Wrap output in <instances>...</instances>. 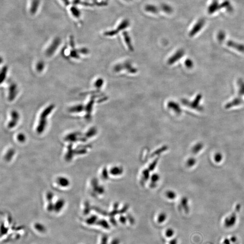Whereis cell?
<instances>
[{"label":"cell","mask_w":244,"mask_h":244,"mask_svg":"<svg viewBox=\"0 0 244 244\" xmlns=\"http://www.w3.org/2000/svg\"><path fill=\"white\" fill-rule=\"evenodd\" d=\"M205 20L204 19H200L199 20L198 22L194 25L191 30L190 31V33H189L190 36H193L197 34L202 29V28L204 26V24H205Z\"/></svg>","instance_id":"1"},{"label":"cell","mask_w":244,"mask_h":244,"mask_svg":"<svg viewBox=\"0 0 244 244\" xmlns=\"http://www.w3.org/2000/svg\"><path fill=\"white\" fill-rule=\"evenodd\" d=\"M220 9H221V6L218 0H214L208 6V12L209 14H212L217 12Z\"/></svg>","instance_id":"2"},{"label":"cell","mask_w":244,"mask_h":244,"mask_svg":"<svg viewBox=\"0 0 244 244\" xmlns=\"http://www.w3.org/2000/svg\"><path fill=\"white\" fill-rule=\"evenodd\" d=\"M34 229L35 232L38 234L43 235L47 232V230L45 227L41 224L36 223L34 226Z\"/></svg>","instance_id":"3"},{"label":"cell","mask_w":244,"mask_h":244,"mask_svg":"<svg viewBox=\"0 0 244 244\" xmlns=\"http://www.w3.org/2000/svg\"><path fill=\"white\" fill-rule=\"evenodd\" d=\"M221 9L225 8L228 12H231L233 11V7L228 1H226L221 4Z\"/></svg>","instance_id":"4"},{"label":"cell","mask_w":244,"mask_h":244,"mask_svg":"<svg viewBox=\"0 0 244 244\" xmlns=\"http://www.w3.org/2000/svg\"><path fill=\"white\" fill-rule=\"evenodd\" d=\"M228 45L230 46L235 48L241 50H244V46L243 45H240L235 43L232 41H229L228 43Z\"/></svg>","instance_id":"5"},{"label":"cell","mask_w":244,"mask_h":244,"mask_svg":"<svg viewBox=\"0 0 244 244\" xmlns=\"http://www.w3.org/2000/svg\"><path fill=\"white\" fill-rule=\"evenodd\" d=\"M174 234V231L171 228L168 229L165 232V235L168 238H170V237H172Z\"/></svg>","instance_id":"6"},{"label":"cell","mask_w":244,"mask_h":244,"mask_svg":"<svg viewBox=\"0 0 244 244\" xmlns=\"http://www.w3.org/2000/svg\"><path fill=\"white\" fill-rule=\"evenodd\" d=\"M225 38V33L223 31H220L218 34V38L219 40H223Z\"/></svg>","instance_id":"7"},{"label":"cell","mask_w":244,"mask_h":244,"mask_svg":"<svg viewBox=\"0 0 244 244\" xmlns=\"http://www.w3.org/2000/svg\"><path fill=\"white\" fill-rule=\"evenodd\" d=\"M108 237L107 235H104L101 238L100 244H107Z\"/></svg>","instance_id":"8"},{"label":"cell","mask_w":244,"mask_h":244,"mask_svg":"<svg viewBox=\"0 0 244 244\" xmlns=\"http://www.w3.org/2000/svg\"><path fill=\"white\" fill-rule=\"evenodd\" d=\"M165 219H166V216H165V215L164 214H161L160 216L159 217L158 221L160 223H161V222H163V221H165Z\"/></svg>","instance_id":"9"},{"label":"cell","mask_w":244,"mask_h":244,"mask_svg":"<svg viewBox=\"0 0 244 244\" xmlns=\"http://www.w3.org/2000/svg\"><path fill=\"white\" fill-rule=\"evenodd\" d=\"M120 244V241L119 240V239H117V238H116V239H114V240H113L112 241L111 243V244Z\"/></svg>","instance_id":"10"},{"label":"cell","mask_w":244,"mask_h":244,"mask_svg":"<svg viewBox=\"0 0 244 244\" xmlns=\"http://www.w3.org/2000/svg\"><path fill=\"white\" fill-rule=\"evenodd\" d=\"M178 244V241H177V239L176 238H174V239H172V240H171L169 244Z\"/></svg>","instance_id":"11"}]
</instances>
